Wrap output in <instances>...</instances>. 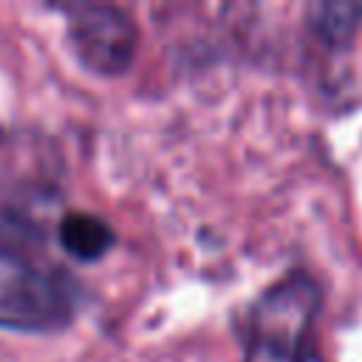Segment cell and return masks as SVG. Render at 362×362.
<instances>
[{
	"mask_svg": "<svg viewBox=\"0 0 362 362\" xmlns=\"http://www.w3.org/2000/svg\"><path fill=\"white\" fill-rule=\"evenodd\" d=\"M320 291L308 274L274 283L252 308L246 362H305Z\"/></svg>",
	"mask_w": 362,
	"mask_h": 362,
	"instance_id": "1",
	"label": "cell"
},
{
	"mask_svg": "<svg viewBox=\"0 0 362 362\" xmlns=\"http://www.w3.org/2000/svg\"><path fill=\"white\" fill-rule=\"evenodd\" d=\"M68 42L88 71L113 76L130 68L136 57L139 31L122 8L88 3L74 6L68 11Z\"/></svg>",
	"mask_w": 362,
	"mask_h": 362,
	"instance_id": "2",
	"label": "cell"
},
{
	"mask_svg": "<svg viewBox=\"0 0 362 362\" xmlns=\"http://www.w3.org/2000/svg\"><path fill=\"white\" fill-rule=\"evenodd\" d=\"M59 243L76 260H96L113 246V229L88 212H71L59 221Z\"/></svg>",
	"mask_w": 362,
	"mask_h": 362,
	"instance_id": "3",
	"label": "cell"
},
{
	"mask_svg": "<svg viewBox=\"0 0 362 362\" xmlns=\"http://www.w3.org/2000/svg\"><path fill=\"white\" fill-rule=\"evenodd\" d=\"M362 23L359 3H322L314 6V28L328 40H345Z\"/></svg>",
	"mask_w": 362,
	"mask_h": 362,
	"instance_id": "4",
	"label": "cell"
}]
</instances>
